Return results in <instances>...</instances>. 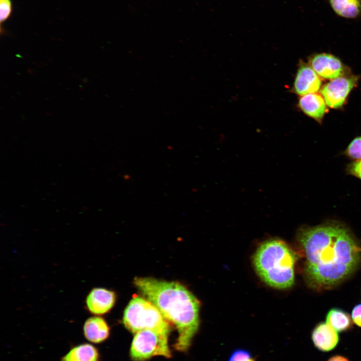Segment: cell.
<instances>
[{"label": "cell", "instance_id": "6da1fadb", "mask_svg": "<svg viewBox=\"0 0 361 361\" xmlns=\"http://www.w3.org/2000/svg\"><path fill=\"white\" fill-rule=\"evenodd\" d=\"M297 240L305 257V279L313 288L340 283L360 262L361 248L349 228L341 223L329 221L303 227L297 233Z\"/></svg>", "mask_w": 361, "mask_h": 361}, {"label": "cell", "instance_id": "7a4b0ae2", "mask_svg": "<svg viewBox=\"0 0 361 361\" xmlns=\"http://www.w3.org/2000/svg\"><path fill=\"white\" fill-rule=\"evenodd\" d=\"M133 283L164 318L175 325L178 335L174 347L178 351H186L199 326V300L177 282L135 277Z\"/></svg>", "mask_w": 361, "mask_h": 361}, {"label": "cell", "instance_id": "3957f363", "mask_svg": "<svg viewBox=\"0 0 361 361\" xmlns=\"http://www.w3.org/2000/svg\"><path fill=\"white\" fill-rule=\"evenodd\" d=\"M296 256L284 241L272 239L262 243L253 256L255 269L268 285L278 289L291 287L294 281Z\"/></svg>", "mask_w": 361, "mask_h": 361}, {"label": "cell", "instance_id": "277c9868", "mask_svg": "<svg viewBox=\"0 0 361 361\" xmlns=\"http://www.w3.org/2000/svg\"><path fill=\"white\" fill-rule=\"evenodd\" d=\"M125 327L136 333L146 329L168 335L169 324L157 308L147 299L139 296L132 298L123 317Z\"/></svg>", "mask_w": 361, "mask_h": 361}, {"label": "cell", "instance_id": "5b68a950", "mask_svg": "<svg viewBox=\"0 0 361 361\" xmlns=\"http://www.w3.org/2000/svg\"><path fill=\"white\" fill-rule=\"evenodd\" d=\"M168 336L167 334L149 329L136 333L130 349L131 358L134 361H146L156 355L170 357Z\"/></svg>", "mask_w": 361, "mask_h": 361}, {"label": "cell", "instance_id": "8992f818", "mask_svg": "<svg viewBox=\"0 0 361 361\" xmlns=\"http://www.w3.org/2000/svg\"><path fill=\"white\" fill-rule=\"evenodd\" d=\"M356 82L355 76H341L325 84L320 93L326 105L335 109L341 107Z\"/></svg>", "mask_w": 361, "mask_h": 361}, {"label": "cell", "instance_id": "52a82bcc", "mask_svg": "<svg viewBox=\"0 0 361 361\" xmlns=\"http://www.w3.org/2000/svg\"><path fill=\"white\" fill-rule=\"evenodd\" d=\"M116 300L115 293L101 287L92 289L85 299V308L95 315L104 314L109 311Z\"/></svg>", "mask_w": 361, "mask_h": 361}, {"label": "cell", "instance_id": "ba28073f", "mask_svg": "<svg viewBox=\"0 0 361 361\" xmlns=\"http://www.w3.org/2000/svg\"><path fill=\"white\" fill-rule=\"evenodd\" d=\"M310 64L318 75L324 79H333L342 76L344 72L343 66L340 60L329 54L314 55Z\"/></svg>", "mask_w": 361, "mask_h": 361}, {"label": "cell", "instance_id": "9c48e42d", "mask_svg": "<svg viewBox=\"0 0 361 361\" xmlns=\"http://www.w3.org/2000/svg\"><path fill=\"white\" fill-rule=\"evenodd\" d=\"M321 82L318 74L306 64H301L293 83V92L303 96L319 90Z\"/></svg>", "mask_w": 361, "mask_h": 361}, {"label": "cell", "instance_id": "30bf717a", "mask_svg": "<svg viewBox=\"0 0 361 361\" xmlns=\"http://www.w3.org/2000/svg\"><path fill=\"white\" fill-rule=\"evenodd\" d=\"M311 339L316 348L322 351H329L334 349L339 341L336 331L327 323L321 322L314 328Z\"/></svg>", "mask_w": 361, "mask_h": 361}, {"label": "cell", "instance_id": "8fae6325", "mask_svg": "<svg viewBox=\"0 0 361 361\" xmlns=\"http://www.w3.org/2000/svg\"><path fill=\"white\" fill-rule=\"evenodd\" d=\"M83 331L85 338L91 342L99 343L108 338L110 328L103 318L94 316L87 318L83 325Z\"/></svg>", "mask_w": 361, "mask_h": 361}, {"label": "cell", "instance_id": "7c38bea8", "mask_svg": "<svg viewBox=\"0 0 361 361\" xmlns=\"http://www.w3.org/2000/svg\"><path fill=\"white\" fill-rule=\"evenodd\" d=\"M301 96L298 105L301 111L320 122L326 111V104L323 97L315 93Z\"/></svg>", "mask_w": 361, "mask_h": 361}, {"label": "cell", "instance_id": "4fadbf2b", "mask_svg": "<svg viewBox=\"0 0 361 361\" xmlns=\"http://www.w3.org/2000/svg\"><path fill=\"white\" fill-rule=\"evenodd\" d=\"M60 361H100V355L95 346L83 343L71 348Z\"/></svg>", "mask_w": 361, "mask_h": 361}, {"label": "cell", "instance_id": "5bb4252c", "mask_svg": "<svg viewBox=\"0 0 361 361\" xmlns=\"http://www.w3.org/2000/svg\"><path fill=\"white\" fill-rule=\"evenodd\" d=\"M333 11L338 16L349 19L361 16V0H328Z\"/></svg>", "mask_w": 361, "mask_h": 361}, {"label": "cell", "instance_id": "9a60e30c", "mask_svg": "<svg viewBox=\"0 0 361 361\" xmlns=\"http://www.w3.org/2000/svg\"><path fill=\"white\" fill-rule=\"evenodd\" d=\"M326 319V323L338 332L345 331L351 326L349 315L340 309L333 308L330 310Z\"/></svg>", "mask_w": 361, "mask_h": 361}, {"label": "cell", "instance_id": "2e32d148", "mask_svg": "<svg viewBox=\"0 0 361 361\" xmlns=\"http://www.w3.org/2000/svg\"><path fill=\"white\" fill-rule=\"evenodd\" d=\"M343 153L352 160L361 159V136L354 138L349 143Z\"/></svg>", "mask_w": 361, "mask_h": 361}, {"label": "cell", "instance_id": "e0dca14e", "mask_svg": "<svg viewBox=\"0 0 361 361\" xmlns=\"http://www.w3.org/2000/svg\"><path fill=\"white\" fill-rule=\"evenodd\" d=\"M13 11L11 0H0L1 23L5 22L11 16Z\"/></svg>", "mask_w": 361, "mask_h": 361}, {"label": "cell", "instance_id": "ac0fdd59", "mask_svg": "<svg viewBox=\"0 0 361 361\" xmlns=\"http://www.w3.org/2000/svg\"><path fill=\"white\" fill-rule=\"evenodd\" d=\"M252 357L251 353L245 349H237L233 351L228 361H246Z\"/></svg>", "mask_w": 361, "mask_h": 361}, {"label": "cell", "instance_id": "d6986e66", "mask_svg": "<svg viewBox=\"0 0 361 361\" xmlns=\"http://www.w3.org/2000/svg\"><path fill=\"white\" fill-rule=\"evenodd\" d=\"M345 170L347 174L361 180V159L348 163L346 166Z\"/></svg>", "mask_w": 361, "mask_h": 361}, {"label": "cell", "instance_id": "ffe728a7", "mask_svg": "<svg viewBox=\"0 0 361 361\" xmlns=\"http://www.w3.org/2000/svg\"><path fill=\"white\" fill-rule=\"evenodd\" d=\"M352 319L354 323L361 327V304L355 306L351 313Z\"/></svg>", "mask_w": 361, "mask_h": 361}, {"label": "cell", "instance_id": "44dd1931", "mask_svg": "<svg viewBox=\"0 0 361 361\" xmlns=\"http://www.w3.org/2000/svg\"><path fill=\"white\" fill-rule=\"evenodd\" d=\"M328 361H349L348 359L341 355H335L330 358Z\"/></svg>", "mask_w": 361, "mask_h": 361}, {"label": "cell", "instance_id": "7402d4cb", "mask_svg": "<svg viewBox=\"0 0 361 361\" xmlns=\"http://www.w3.org/2000/svg\"><path fill=\"white\" fill-rule=\"evenodd\" d=\"M246 361H255V360H254V358H253V357H251V358L249 359L248 360H246Z\"/></svg>", "mask_w": 361, "mask_h": 361}]
</instances>
